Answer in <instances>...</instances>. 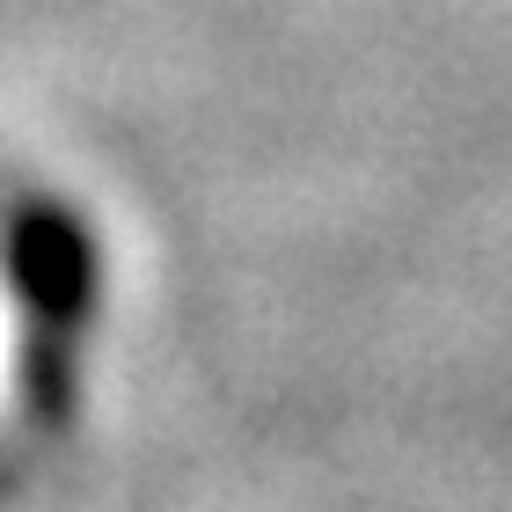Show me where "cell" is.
<instances>
[{
    "label": "cell",
    "mask_w": 512,
    "mask_h": 512,
    "mask_svg": "<svg viewBox=\"0 0 512 512\" xmlns=\"http://www.w3.org/2000/svg\"><path fill=\"white\" fill-rule=\"evenodd\" d=\"M8 278L37 315H81L96 300V242L74 213H22L8 235Z\"/></svg>",
    "instance_id": "obj_1"
}]
</instances>
